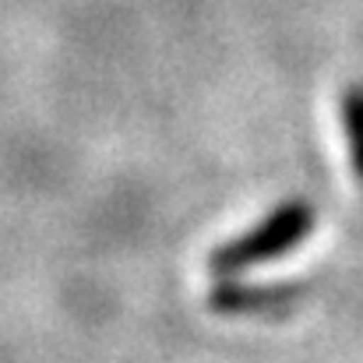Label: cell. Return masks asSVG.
Here are the masks:
<instances>
[{
    "label": "cell",
    "mask_w": 363,
    "mask_h": 363,
    "mask_svg": "<svg viewBox=\"0 0 363 363\" xmlns=\"http://www.w3.org/2000/svg\"><path fill=\"white\" fill-rule=\"evenodd\" d=\"M314 223H318L314 205L303 201V198H289L279 208H272L254 230H247L240 237L226 240L223 247H216L208 254V272L216 279H233L247 268L279 261L314 233Z\"/></svg>",
    "instance_id": "obj_1"
},
{
    "label": "cell",
    "mask_w": 363,
    "mask_h": 363,
    "mask_svg": "<svg viewBox=\"0 0 363 363\" xmlns=\"http://www.w3.org/2000/svg\"><path fill=\"white\" fill-rule=\"evenodd\" d=\"M300 300L296 286H261V282H237L223 279L208 293V307L226 318H282Z\"/></svg>",
    "instance_id": "obj_2"
},
{
    "label": "cell",
    "mask_w": 363,
    "mask_h": 363,
    "mask_svg": "<svg viewBox=\"0 0 363 363\" xmlns=\"http://www.w3.org/2000/svg\"><path fill=\"white\" fill-rule=\"evenodd\" d=\"M342 134H346V152L353 162V173L363 184V85H350L342 92Z\"/></svg>",
    "instance_id": "obj_3"
}]
</instances>
